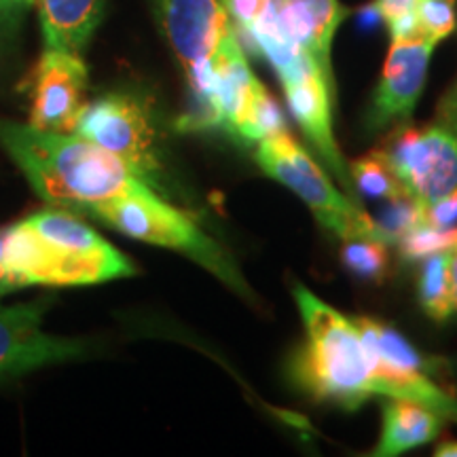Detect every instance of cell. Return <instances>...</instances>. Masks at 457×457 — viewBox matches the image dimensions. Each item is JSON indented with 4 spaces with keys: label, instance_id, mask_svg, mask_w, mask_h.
I'll return each instance as SVG.
<instances>
[{
    "label": "cell",
    "instance_id": "cell-1",
    "mask_svg": "<svg viewBox=\"0 0 457 457\" xmlns=\"http://www.w3.org/2000/svg\"><path fill=\"white\" fill-rule=\"evenodd\" d=\"M0 146L45 202L71 212L145 185L123 162L77 134L0 121Z\"/></svg>",
    "mask_w": 457,
    "mask_h": 457
},
{
    "label": "cell",
    "instance_id": "cell-2",
    "mask_svg": "<svg viewBox=\"0 0 457 457\" xmlns=\"http://www.w3.org/2000/svg\"><path fill=\"white\" fill-rule=\"evenodd\" d=\"M4 261L21 288L87 286L134 276L123 253L71 210H43L4 228Z\"/></svg>",
    "mask_w": 457,
    "mask_h": 457
},
{
    "label": "cell",
    "instance_id": "cell-3",
    "mask_svg": "<svg viewBox=\"0 0 457 457\" xmlns=\"http://www.w3.org/2000/svg\"><path fill=\"white\" fill-rule=\"evenodd\" d=\"M295 301L305 324V345L295 358V379L313 398L358 409L370 396H384L379 362L345 318L320 296L295 284Z\"/></svg>",
    "mask_w": 457,
    "mask_h": 457
},
{
    "label": "cell",
    "instance_id": "cell-4",
    "mask_svg": "<svg viewBox=\"0 0 457 457\" xmlns=\"http://www.w3.org/2000/svg\"><path fill=\"white\" fill-rule=\"evenodd\" d=\"M83 214L106 222L108 227L117 228L128 237L179 250L212 271L216 278L236 288L237 293H245V282L225 250L185 212L174 208L165 195H159L155 188L148 185L108 199V202L91 205Z\"/></svg>",
    "mask_w": 457,
    "mask_h": 457
},
{
    "label": "cell",
    "instance_id": "cell-5",
    "mask_svg": "<svg viewBox=\"0 0 457 457\" xmlns=\"http://www.w3.org/2000/svg\"><path fill=\"white\" fill-rule=\"evenodd\" d=\"M256 162L267 176L295 191L310 205L320 225L333 231L343 242L370 237L392 244L377 220L358 208L350 197L337 191L327 171L313 162V157L288 134V129L256 142Z\"/></svg>",
    "mask_w": 457,
    "mask_h": 457
},
{
    "label": "cell",
    "instance_id": "cell-6",
    "mask_svg": "<svg viewBox=\"0 0 457 457\" xmlns=\"http://www.w3.org/2000/svg\"><path fill=\"white\" fill-rule=\"evenodd\" d=\"M157 24L179 57L193 96L188 123L208 125L214 85L212 62L233 34L231 17L220 0H151Z\"/></svg>",
    "mask_w": 457,
    "mask_h": 457
},
{
    "label": "cell",
    "instance_id": "cell-7",
    "mask_svg": "<svg viewBox=\"0 0 457 457\" xmlns=\"http://www.w3.org/2000/svg\"><path fill=\"white\" fill-rule=\"evenodd\" d=\"M72 134L94 142L128 165L151 188L162 187L157 128L145 102L134 94H106L85 102Z\"/></svg>",
    "mask_w": 457,
    "mask_h": 457
},
{
    "label": "cell",
    "instance_id": "cell-8",
    "mask_svg": "<svg viewBox=\"0 0 457 457\" xmlns=\"http://www.w3.org/2000/svg\"><path fill=\"white\" fill-rule=\"evenodd\" d=\"M381 153L424 208L457 193V123L443 119L426 128H404Z\"/></svg>",
    "mask_w": 457,
    "mask_h": 457
},
{
    "label": "cell",
    "instance_id": "cell-9",
    "mask_svg": "<svg viewBox=\"0 0 457 457\" xmlns=\"http://www.w3.org/2000/svg\"><path fill=\"white\" fill-rule=\"evenodd\" d=\"M278 77L295 121L299 123L303 134L316 148L322 162L333 171L335 179L350 191V195H353L356 191H353L350 179V168L343 162L333 134V119H330V87H333V81L324 74L310 54L303 55L299 64L278 74Z\"/></svg>",
    "mask_w": 457,
    "mask_h": 457
},
{
    "label": "cell",
    "instance_id": "cell-10",
    "mask_svg": "<svg viewBox=\"0 0 457 457\" xmlns=\"http://www.w3.org/2000/svg\"><path fill=\"white\" fill-rule=\"evenodd\" d=\"M87 352V343L43 330L37 303L0 307V384Z\"/></svg>",
    "mask_w": 457,
    "mask_h": 457
},
{
    "label": "cell",
    "instance_id": "cell-11",
    "mask_svg": "<svg viewBox=\"0 0 457 457\" xmlns=\"http://www.w3.org/2000/svg\"><path fill=\"white\" fill-rule=\"evenodd\" d=\"M87 64L81 54L45 47L34 68L30 125L45 131L72 134L85 106Z\"/></svg>",
    "mask_w": 457,
    "mask_h": 457
},
{
    "label": "cell",
    "instance_id": "cell-12",
    "mask_svg": "<svg viewBox=\"0 0 457 457\" xmlns=\"http://www.w3.org/2000/svg\"><path fill=\"white\" fill-rule=\"evenodd\" d=\"M436 43L424 37L392 41L387 51L384 74L377 85L369 123L373 129L404 121L413 114L417 102L424 94L428 66Z\"/></svg>",
    "mask_w": 457,
    "mask_h": 457
},
{
    "label": "cell",
    "instance_id": "cell-13",
    "mask_svg": "<svg viewBox=\"0 0 457 457\" xmlns=\"http://www.w3.org/2000/svg\"><path fill=\"white\" fill-rule=\"evenodd\" d=\"M45 47L81 54L102 21L106 0H38Z\"/></svg>",
    "mask_w": 457,
    "mask_h": 457
},
{
    "label": "cell",
    "instance_id": "cell-14",
    "mask_svg": "<svg viewBox=\"0 0 457 457\" xmlns=\"http://www.w3.org/2000/svg\"><path fill=\"white\" fill-rule=\"evenodd\" d=\"M445 417L426 404L407 398H390L384 404V428L373 455L394 457L432 443L443 430Z\"/></svg>",
    "mask_w": 457,
    "mask_h": 457
},
{
    "label": "cell",
    "instance_id": "cell-15",
    "mask_svg": "<svg viewBox=\"0 0 457 457\" xmlns=\"http://www.w3.org/2000/svg\"><path fill=\"white\" fill-rule=\"evenodd\" d=\"M284 4L295 38L333 81L330 47L337 28L347 15L345 7L339 0H284Z\"/></svg>",
    "mask_w": 457,
    "mask_h": 457
},
{
    "label": "cell",
    "instance_id": "cell-16",
    "mask_svg": "<svg viewBox=\"0 0 457 457\" xmlns=\"http://www.w3.org/2000/svg\"><path fill=\"white\" fill-rule=\"evenodd\" d=\"M449 253H436L426 256L420 271V301L428 316L436 322H445L453 313V301H451V278H449Z\"/></svg>",
    "mask_w": 457,
    "mask_h": 457
},
{
    "label": "cell",
    "instance_id": "cell-17",
    "mask_svg": "<svg viewBox=\"0 0 457 457\" xmlns=\"http://www.w3.org/2000/svg\"><path fill=\"white\" fill-rule=\"evenodd\" d=\"M350 179L353 191L375 199H394L407 191L396 171L386 162L381 148H375L369 155L356 159L350 165Z\"/></svg>",
    "mask_w": 457,
    "mask_h": 457
},
{
    "label": "cell",
    "instance_id": "cell-18",
    "mask_svg": "<svg viewBox=\"0 0 457 457\" xmlns=\"http://www.w3.org/2000/svg\"><path fill=\"white\" fill-rule=\"evenodd\" d=\"M341 261L353 278L381 282L390 270V242L370 237L345 239L341 248Z\"/></svg>",
    "mask_w": 457,
    "mask_h": 457
},
{
    "label": "cell",
    "instance_id": "cell-19",
    "mask_svg": "<svg viewBox=\"0 0 457 457\" xmlns=\"http://www.w3.org/2000/svg\"><path fill=\"white\" fill-rule=\"evenodd\" d=\"M396 245L400 256H403L404 261L420 262L430 254L457 250V227L453 225L436 228L421 225L396 239Z\"/></svg>",
    "mask_w": 457,
    "mask_h": 457
},
{
    "label": "cell",
    "instance_id": "cell-20",
    "mask_svg": "<svg viewBox=\"0 0 457 457\" xmlns=\"http://www.w3.org/2000/svg\"><path fill=\"white\" fill-rule=\"evenodd\" d=\"M415 17L421 37L438 45L455 30L457 0H417Z\"/></svg>",
    "mask_w": 457,
    "mask_h": 457
},
{
    "label": "cell",
    "instance_id": "cell-21",
    "mask_svg": "<svg viewBox=\"0 0 457 457\" xmlns=\"http://www.w3.org/2000/svg\"><path fill=\"white\" fill-rule=\"evenodd\" d=\"M377 225L392 239V244H396V239L403 237L404 233L424 225V205L417 202L409 191H404L403 195L387 199V208L377 220Z\"/></svg>",
    "mask_w": 457,
    "mask_h": 457
},
{
    "label": "cell",
    "instance_id": "cell-22",
    "mask_svg": "<svg viewBox=\"0 0 457 457\" xmlns=\"http://www.w3.org/2000/svg\"><path fill=\"white\" fill-rule=\"evenodd\" d=\"M227 15L231 17V24L236 28H250L253 21L265 7V0H220Z\"/></svg>",
    "mask_w": 457,
    "mask_h": 457
},
{
    "label": "cell",
    "instance_id": "cell-23",
    "mask_svg": "<svg viewBox=\"0 0 457 457\" xmlns=\"http://www.w3.org/2000/svg\"><path fill=\"white\" fill-rule=\"evenodd\" d=\"M457 222V193L443 202L424 208V225L428 227H453Z\"/></svg>",
    "mask_w": 457,
    "mask_h": 457
},
{
    "label": "cell",
    "instance_id": "cell-24",
    "mask_svg": "<svg viewBox=\"0 0 457 457\" xmlns=\"http://www.w3.org/2000/svg\"><path fill=\"white\" fill-rule=\"evenodd\" d=\"M37 3L38 0H0V30L13 28L21 15Z\"/></svg>",
    "mask_w": 457,
    "mask_h": 457
},
{
    "label": "cell",
    "instance_id": "cell-25",
    "mask_svg": "<svg viewBox=\"0 0 457 457\" xmlns=\"http://www.w3.org/2000/svg\"><path fill=\"white\" fill-rule=\"evenodd\" d=\"M415 4L417 0H375L377 13H379L381 21H386V24H390L398 15L415 11Z\"/></svg>",
    "mask_w": 457,
    "mask_h": 457
},
{
    "label": "cell",
    "instance_id": "cell-26",
    "mask_svg": "<svg viewBox=\"0 0 457 457\" xmlns=\"http://www.w3.org/2000/svg\"><path fill=\"white\" fill-rule=\"evenodd\" d=\"M21 286L17 284L13 273H11L7 261H4V228H0V299L4 295L13 293V290H20Z\"/></svg>",
    "mask_w": 457,
    "mask_h": 457
},
{
    "label": "cell",
    "instance_id": "cell-27",
    "mask_svg": "<svg viewBox=\"0 0 457 457\" xmlns=\"http://www.w3.org/2000/svg\"><path fill=\"white\" fill-rule=\"evenodd\" d=\"M449 278H451V301H453V313H457V250H451Z\"/></svg>",
    "mask_w": 457,
    "mask_h": 457
},
{
    "label": "cell",
    "instance_id": "cell-28",
    "mask_svg": "<svg viewBox=\"0 0 457 457\" xmlns=\"http://www.w3.org/2000/svg\"><path fill=\"white\" fill-rule=\"evenodd\" d=\"M436 457H457V441H445L434 451Z\"/></svg>",
    "mask_w": 457,
    "mask_h": 457
},
{
    "label": "cell",
    "instance_id": "cell-29",
    "mask_svg": "<svg viewBox=\"0 0 457 457\" xmlns=\"http://www.w3.org/2000/svg\"><path fill=\"white\" fill-rule=\"evenodd\" d=\"M451 369H453V373H455V377H457V360H455L453 364H451Z\"/></svg>",
    "mask_w": 457,
    "mask_h": 457
}]
</instances>
